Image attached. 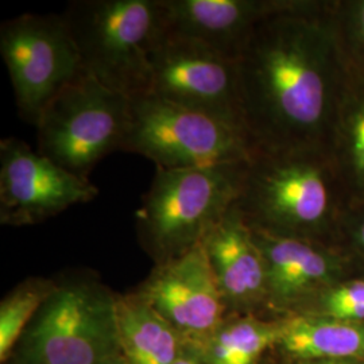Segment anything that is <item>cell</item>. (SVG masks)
<instances>
[{"label":"cell","instance_id":"cell-22","mask_svg":"<svg viewBox=\"0 0 364 364\" xmlns=\"http://www.w3.org/2000/svg\"><path fill=\"white\" fill-rule=\"evenodd\" d=\"M347 212V228L351 237L352 245L364 255V200L352 201Z\"/></svg>","mask_w":364,"mask_h":364},{"label":"cell","instance_id":"cell-7","mask_svg":"<svg viewBox=\"0 0 364 364\" xmlns=\"http://www.w3.org/2000/svg\"><path fill=\"white\" fill-rule=\"evenodd\" d=\"M123 151L171 170L248 162L255 150L246 132L146 95L131 100L130 130Z\"/></svg>","mask_w":364,"mask_h":364},{"label":"cell","instance_id":"cell-5","mask_svg":"<svg viewBox=\"0 0 364 364\" xmlns=\"http://www.w3.org/2000/svg\"><path fill=\"white\" fill-rule=\"evenodd\" d=\"M131 99L81 72L49 105L37 122L38 153L80 178L122 150L129 135Z\"/></svg>","mask_w":364,"mask_h":364},{"label":"cell","instance_id":"cell-15","mask_svg":"<svg viewBox=\"0 0 364 364\" xmlns=\"http://www.w3.org/2000/svg\"><path fill=\"white\" fill-rule=\"evenodd\" d=\"M120 353L129 364H171L180 355L181 335L136 291L117 297Z\"/></svg>","mask_w":364,"mask_h":364},{"label":"cell","instance_id":"cell-10","mask_svg":"<svg viewBox=\"0 0 364 364\" xmlns=\"http://www.w3.org/2000/svg\"><path fill=\"white\" fill-rule=\"evenodd\" d=\"M99 195L90 180L63 169L15 136L0 142V223L31 225Z\"/></svg>","mask_w":364,"mask_h":364},{"label":"cell","instance_id":"cell-1","mask_svg":"<svg viewBox=\"0 0 364 364\" xmlns=\"http://www.w3.org/2000/svg\"><path fill=\"white\" fill-rule=\"evenodd\" d=\"M237 70L254 150L328 154L350 73L329 6L278 1L254 28Z\"/></svg>","mask_w":364,"mask_h":364},{"label":"cell","instance_id":"cell-16","mask_svg":"<svg viewBox=\"0 0 364 364\" xmlns=\"http://www.w3.org/2000/svg\"><path fill=\"white\" fill-rule=\"evenodd\" d=\"M328 154L352 201L364 200V75L351 68L331 127Z\"/></svg>","mask_w":364,"mask_h":364},{"label":"cell","instance_id":"cell-11","mask_svg":"<svg viewBox=\"0 0 364 364\" xmlns=\"http://www.w3.org/2000/svg\"><path fill=\"white\" fill-rule=\"evenodd\" d=\"M138 293L182 338L198 347L223 326L227 305L201 243L158 263Z\"/></svg>","mask_w":364,"mask_h":364},{"label":"cell","instance_id":"cell-18","mask_svg":"<svg viewBox=\"0 0 364 364\" xmlns=\"http://www.w3.org/2000/svg\"><path fill=\"white\" fill-rule=\"evenodd\" d=\"M282 323L240 318L223 326L201 346L205 364H255L260 355L279 341Z\"/></svg>","mask_w":364,"mask_h":364},{"label":"cell","instance_id":"cell-12","mask_svg":"<svg viewBox=\"0 0 364 364\" xmlns=\"http://www.w3.org/2000/svg\"><path fill=\"white\" fill-rule=\"evenodd\" d=\"M278 1L161 0L165 28L237 61L254 28Z\"/></svg>","mask_w":364,"mask_h":364},{"label":"cell","instance_id":"cell-25","mask_svg":"<svg viewBox=\"0 0 364 364\" xmlns=\"http://www.w3.org/2000/svg\"><path fill=\"white\" fill-rule=\"evenodd\" d=\"M103 364H129L126 362V359H124V356L122 355V353H117V356H114V358H111L109 360H107L105 363Z\"/></svg>","mask_w":364,"mask_h":364},{"label":"cell","instance_id":"cell-17","mask_svg":"<svg viewBox=\"0 0 364 364\" xmlns=\"http://www.w3.org/2000/svg\"><path fill=\"white\" fill-rule=\"evenodd\" d=\"M278 343L302 362L364 359V323L297 316L282 323Z\"/></svg>","mask_w":364,"mask_h":364},{"label":"cell","instance_id":"cell-21","mask_svg":"<svg viewBox=\"0 0 364 364\" xmlns=\"http://www.w3.org/2000/svg\"><path fill=\"white\" fill-rule=\"evenodd\" d=\"M320 301L326 317L364 323L363 279H355L328 287L321 293Z\"/></svg>","mask_w":364,"mask_h":364},{"label":"cell","instance_id":"cell-3","mask_svg":"<svg viewBox=\"0 0 364 364\" xmlns=\"http://www.w3.org/2000/svg\"><path fill=\"white\" fill-rule=\"evenodd\" d=\"M332 178L326 153L255 150L236 205L251 228L313 240L338 212Z\"/></svg>","mask_w":364,"mask_h":364},{"label":"cell","instance_id":"cell-13","mask_svg":"<svg viewBox=\"0 0 364 364\" xmlns=\"http://www.w3.org/2000/svg\"><path fill=\"white\" fill-rule=\"evenodd\" d=\"M251 232L266 269L267 301L274 306L294 305L321 287L336 285L341 262L313 240L257 228Z\"/></svg>","mask_w":364,"mask_h":364},{"label":"cell","instance_id":"cell-19","mask_svg":"<svg viewBox=\"0 0 364 364\" xmlns=\"http://www.w3.org/2000/svg\"><path fill=\"white\" fill-rule=\"evenodd\" d=\"M57 284L46 279H28L11 291L0 305V360L4 363L22 338L42 304Z\"/></svg>","mask_w":364,"mask_h":364},{"label":"cell","instance_id":"cell-9","mask_svg":"<svg viewBox=\"0 0 364 364\" xmlns=\"http://www.w3.org/2000/svg\"><path fill=\"white\" fill-rule=\"evenodd\" d=\"M151 68L150 95L215 117L247 134L237 61L165 28L153 48Z\"/></svg>","mask_w":364,"mask_h":364},{"label":"cell","instance_id":"cell-23","mask_svg":"<svg viewBox=\"0 0 364 364\" xmlns=\"http://www.w3.org/2000/svg\"><path fill=\"white\" fill-rule=\"evenodd\" d=\"M171 364H205L204 359L201 358L200 353H196L195 351L183 350L181 355Z\"/></svg>","mask_w":364,"mask_h":364},{"label":"cell","instance_id":"cell-2","mask_svg":"<svg viewBox=\"0 0 364 364\" xmlns=\"http://www.w3.org/2000/svg\"><path fill=\"white\" fill-rule=\"evenodd\" d=\"M63 15L84 72L131 100L151 93V52L165 30L161 0H77Z\"/></svg>","mask_w":364,"mask_h":364},{"label":"cell","instance_id":"cell-6","mask_svg":"<svg viewBox=\"0 0 364 364\" xmlns=\"http://www.w3.org/2000/svg\"><path fill=\"white\" fill-rule=\"evenodd\" d=\"M117 299L92 281L57 285L21 338L16 364H103L117 356Z\"/></svg>","mask_w":364,"mask_h":364},{"label":"cell","instance_id":"cell-4","mask_svg":"<svg viewBox=\"0 0 364 364\" xmlns=\"http://www.w3.org/2000/svg\"><path fill=\"white\" fill-rule=\"evenodd\" d=\"M248 162L192 169L156 168L136 210V225L158 263L198 246L219 224L242 195Z\"/></svg>","mask_w":364,"mask_h":364},{"label":"cell","instance_id":"cell-8","mask_svg":"<svg viewBox=\"0 0 364 364\" xmlns=\"http://www.w3.org/2000/svg\"><path fill=\"white\" fill-rule=\"evenodd\" d=\"M0 53L21 115L37 124L43 108L82 72L64 15L22 14L0 26Z\"/></svg>","mask_w":364,"mask_h":364},{"label":"cell","instance_id":"cell-24","mask_svg":"<svg viewBox=\"0 0 364 364\" xmlns=\"http://www.w3.org/2000/svg\"><path fill=\"white\" fill-rule=\"evenodd\" d=\"M301 364H355L351 360H309Z\"/></svg>","mask_w":364,"mask_h":364},{"label":"cell","instance_id":"cell-14","mask_svg":"<svg viewBox=\"0 0 364 364\" xmlns=\"http://www.w3.org/2000/svg\"><path fill=\"white\" fill-rule=\"evenodd\" d=\"M201 245L227 308H247L267 299L263 258L236 204Z\"/></svg>","mask_w":364,"mask_h":364},{"label":"cell","instance_id":"cell-20","mask_svg":"<svg viewBox=\"0 0 364 364\" xmlns=\"http://www.w3.org/2000/svg\"><path fill=\"white\" fill-rule=\"evenodd\" d=\"M335 19L347 64L364 75V0L340 3L335 7Z\"/></svg>","mask_w":364,"mask_h":364}]
</instances>
